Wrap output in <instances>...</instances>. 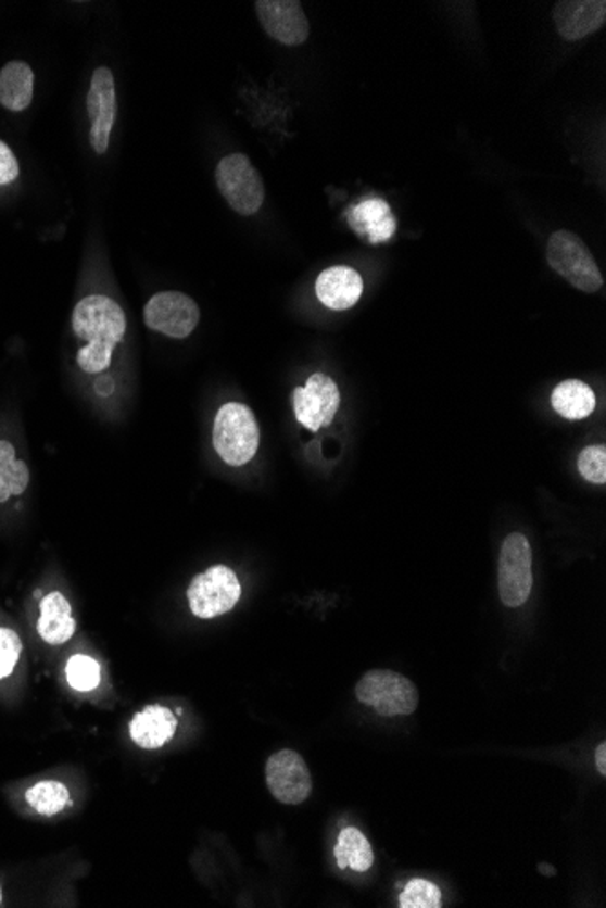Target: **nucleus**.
<instances>
[{"mask_svg":"<svg viewBox=\"0 0 606 908\" xmlns=\"http://www.w3.org/2000/svg\"><path fill=\"white\" fill-rule=\"evenodd\" d=\"M72 327L78 340L86 341L77 354L78 367L86 374L104 373L126 335V314L121 305L108 295H88L73 311Z\"/></svg>","mask_w":606,"mask_h":908,"instance_id":"nucleus-1","label":"nucleus"},{"mask_svg":"<svg viewBox=\"0 0 606 908\" xmlns=\"http://www.w3.org/2000/svg\"><path fill=\"white\" fill-rule=\"evenodd\" d=\"M213 444L227 465H248L260 446L258 423L251 408L242 403L222 406L215 417Z\"/></svg>","mask_w":606,"mask_h":908,"instance_id":"nucleus-2","label":"nucleus"},{"mask_svg":"<svg viewBox=\"0 0 606 908\" xmlns=\"http://www.w3.org/2000/svg\"><path fill=\"white\" fill-rule=\"evenodd\" d=\"M356 698L381 717H407L418 709V688L403 674L373 669L356 684Z\"/></svg>","mask_w":606,"mask_h":908,"instance_id":"nucleus-3","label":"nucleus"},{"mask_svg":"<svg viewBox=\"0 0 606 908\" xmlns=\"http://www.w3.org/2000/svg\"><path fill=\"white\" fill-rule=\"evenodd\" d=\"M546 262L568 283L594 294L603 287V276L589 247L570 230H557L546 245Z\"/></svg>","mask_w":606,"mask_h":908,"instance_id":"nucleus-4","label":"nucleus"},{"mask_svg":"<svg viewBox=\"0 0 606 908\" xmlns=\"http://www.w3.org/2000/svg\"><path fill=\"white\" fill-rule=\"evenodd\" d=\"M216 186L229 207L242 216H253L264 205V180L245 154H227L218 162Z\"/></svg>","mask_w":606,"mask_h":908,"instance_id":"nucleus-5","label":"nucleus"},{"mask_svg":"<svg viewBox=\"0 0 606 908\" xmlns=\"http://www.w3.org/2000/svg\"><path fill=\"white\" fill-rule=\"evenodd\" d=\"M242 595L237 573L227 566H213L194 577L189 584V608L199 619H215L231 611Z\"/></svg>","mask_w":606,"mask_h":908,"instance_id":"nucleus-6","label":"nucleus"},{"mask_svg":"<svg viewBox=\"0 0 606 908\" xmlns=\"http://www.w3.org/2000/svg\"><path fill=\"white\" fill-rule=\"evenodd\" d=\"M500 596L507 608H519L529 601L530 591L534 585L532 573V550L527 537L521 533H510L503 541L500 553Z\"/></svg>","mask_w":606,"mask_h":908,"instance_id":"nucleus-7","label":"nucleus"},{"mask_svg":"<svg viewBox=\"0 0 606 908\" xmlns=\"http://www.w3.org/2000/svg\"><path fill=\"white\" fill-rule=\"evenodd\" d=\"M143 321L155 332L169 336L173 340H184L197 329L200 308L193 298L182 292H159L143 308Z\"/></svg>","mask_w":606,"mask_h":908,"instance_id":"nucleus-8","label":"nucleus"},{"mask_svg":"<svg viewBox=\"0 0 606 908\" xmlns=\"http://www.w3.org/2000/svg\"><path fill=\"white\" fill-rule=\"evenodd\" d=\"M265 782L280 804L300 805L313 793L310 767L296 751L281 749L265 766Z\"/></svg>","mask_w":606,"mask_h":908,"instance_id":"nucleus-9","label":"nucleus"},{"mask_svg":"<svg viewBox=\"0 0 606 908\" xmlns=\"http://www.w3.org/2000/svg\"><path fill=\"white\" fill-rule=\"evenodd\" d=\"M294 414L302 427L311 432L331 425L340 408V390L334 379L326 374H313L305 387H298L292 394Z\"/></svg>","mask_w":606,"mask_h":908,"instance_id":"nucleus-10","label":"nucleus"},{"mask_svg":"<svg viewBox=\"0 0 606 908\" xmlns=\"http://www.w3.org/2000/svg\"><path fill=\"white\" fill-rule=\"evenodd\" d=\"M86 108H88V118L91 122L89 140H91L94 153L102 156L110 148L111 131H113L116 118L115 77L110 67L102 66L94 70Z\"/></svg>","mask_w":606,"mask_h":908,"instance_id":"nucleus-11","label":"nucleus"},{"mask_svg":"<svg viewBox=\"0 0 606 908\" xmlns=\"http://www.w3.org/2000/svg\"><path fill=\"white\" fill-rule=\"evenodd\" d=\"M256 15L265 34L283 46H302L310 39V21L298 0H258Z\"/></svg>","mask_w":606,"mask_h":908,"instance_id":"nucleus-12","label":"nucleus"},{"mask_svg":"<svg viewBox=\"0 0 606 908\" xmlns=\"http://www.w3.org/2000/svg\"><path fill=\"white\" fill-rule=\"evenodd\" d=\"M556 29L565 40H581L606 23L605 0H561L552 10Z\"/></svg>","mask_w":606,"mask_h":908,"instance_id":"nucleus-13","label":"nucleus"},{"mask_svg":"<svg viewBox=\"0 0 606 908\" xmlns=\"http://www.w3.org/2000/svg\"><path fill=\"white\" fill-rule=\"evenodd\" d=\"M364 294V279L358 270L337 265L329 267L316 279V295L331 311H349Z\"/></svg>","mask_w":606,"mask_h":908,"instance_id":"nucleus-14","label":"nucleus"},{"mask_svg":"<svg viewBox=\"0 0 606 908\" xmlns=\"http://www.w3.org/2000/svg\"><path fill=\"white\" fill-rule=\"evenodd\" d=\"M177 717L164 706H148L129 723V734L142 749H161L177 731Z\"/></svg>","mask_w":606,"mask_h":908,"instance_id":"nucleus-15","label":"nucleus"},{"mask_svg":"<svg viewBox=\"0 0 606 908\" xmlns=\"http://www.w3.org/2000/svg\"><path fill=\"white\" fill-rule=\"evenodd\" d=\"M349 225L370 243H383L396 232V219L381 198H367L349 213Z\"/></svg>","mask_w":606,"mask_h":908,"instance_id":"nucleus-16","label":"nucleus"},{"mask_svg":"<svg viewBox=\"0 0 606 908\" xmlns=\"http://www.w3.org/2000/svg\"><path fill=\"white\" fill-rule=\"evenodd\" d=\"M77 622L73 619L72 606L61 591H51L40 602V617L37 630L48 644H64L75 633Z\"/></svg>","mask_w":606,"mask_h":908,"instance_id":"nucleus-17","label":"nucleus"},{"mask_svg":"<svg viewBox=\"0 0 606 908\" xmlns=\"http://www.w3.org/2000/svg\"><path fill=\"white\" fill-rule=\"evenodd\" d=\"M35 75L23 61L8 62L0 70V105L13 113L28 110L34 100Z\"/></svg>","mask_w":606,"mask_h":908,"instance_id":"nucleus-18","label":"nucleus"},{"mask_svg":"<svg viewBox=\"0 0 606 908\" xmlns=\"http://www.w3.org/2000/svg\"><path fill=\"white\" fill-rule=\"evenodd\" d=\"M552 408L570 421L592 416L597 406L594 390L578 379H567L557 384L551 398Z\"/></svg>","mask_w":606,"mask_h":908,"instance_id":"nucleus-19","label":"nucleus"},{"mask_svg":"<svg viewBox=\"0 0 606 908\" xmlns=\"http://www.w3.org/2000/svg\"><path fill=\"white\" fill-rule=\"evenodd\" d=\"M334 856H337L340 869H351L356 872H367L375 863V853H373L369 840L364 836V832H359L354 827H348L340 832Z\"/></svg>","mask_w":606,"mask_h":908,"instance_id":"nucleus-20","label":"nucleus"},{"mask_svg":"<svg viewBox=\"0 0 606 908\" xmlns=\"http://www.w3.org/2000/svg\"><path fill=\"white\" fill-rule=\"evenodd\" d=\"M28 484V465L17 459L15 446L10 441H0V503L26 492Z\"/></svg>","mask_w":606,"mask_h":908,"instance_id":"nucleus-21","label":"nucleus"},{"mask_svg":"<svg viewBox=\"0 0 606 908\" xmlns=\"http://www.w3.org/2000/svg\"><path fill=\"white\" fill-rule=\"evenodd\" d=\"M26 802L39 815L53 816L59 815L66 807L67 802H70V793H67L66 785H62L61 782L46 780V782H39L34 787L28 789Z\"/></svg>","mask_w":606,"mask_h":908,"instance_id":"nucleus-22","label":"nucleus"},{"mask_svg":"<svg viewBox=\"0 0 606 908\" xmlns=\"http://www.w3.org/2000/svg\"><path fill=\"white\" fill-rule=\"evenodd\" d=\"M66 679L73 690L93 691L100 684V666L94 658L75 655L67 660Z\"/></svg>","mask_w":606,"mask_h":908,"instance_id":"nucleus-23","label":"nucleus"},{"mask_svg":"<svg viewBox=\"0 0 606 908\" xmlns=\"http://www.w3.org/2000/svg\"><path fill=\"white\" fill-rule=\"evenodd\" d=\"M402 908H440L441 892L432 881L416 878L411 880L400 896Z\"/></svg>","mask_w":606,"mask_h":908,"instance_id":"nucleus-24","label":"nucleus"},{"mask_svg":"<svg viewBox=\"0 0 606 908\" xmlns=\"http://www.w3.org/2000/svg\"><path fill=\"white\" fill-rule=\"evenodd\" d=\"M579 474L592 484H605L606 482V446L594 444L579 454Z\"/></svg>","mask_w":606,"mask_h":908,"instance_id":"nucleus-25","label":"nucleus"},{"mask_svg":"<svg viewBox=\"0 0 606 908\" xmlns=\"http://www.w3.org/2000/svg\"><path fill=\"white\" fill-rule=\"evenodd\" d=\"M23 653L21 636L13 630L0 628V679H7L13 673Z\"/></svg>","mask_w":606,"mask_h":908,"instance_id":"nucleus-26","label":"nucleus"},{"mask_svg":"<svg viewBox=\"0 0 606 908\" xmlns=\"http://www.w3.org/2000/svg\"><path fill=\"white\" fill-rule=\"evenodd\" d=\"M18 178V162L12 149L0 140V186H8Z\"/></svg>","mask_w":606,"mask_h":908,"instance_id":"nucleus-27","label":"nucleus"},{"mask_svg":"<svg viewBox=\"0 0 606 908\" xmlns=\"http://www.w3.org/2000/svg\"><path fill=\"white\" fill-rule=\"evenodd\" d=\"M595 767H597V771L606 777V744L605 742H601L597 747H595Z\"/></svg>","mask_w":606,"mask_h":908,"instance_id":"nucleus-28","label":"nucleus"},{"mask_svg":"<svg viewBox=\"0 0 606 908\" xmlns=\"http://www.w3.org/2000/svg\"><path fill=\"white\" fill-rule=\"evenodd\" d=\"M0 903H2V891H0Z\"/></svg>","mask_w":606,"mask_h":908,"instance_id":"nucleus-29","label":"nucleus"}]
</instances>
